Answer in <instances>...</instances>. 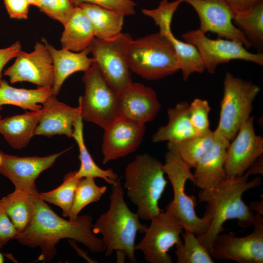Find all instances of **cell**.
Returning a JSON list of instances; mask_svg holds the SVG:
<instances>
[{"mask_svg": "<svg viewBox=\"0 0 263 263\" xmlns=\"http://www.w3.org/2000/svg\"><path fill=\"white\" fill-rule=\"evenodd\" d=\"M92 177L81 178L77 184L69 219L74 220L87 205L97 202L105 193L106 186H98Z\"/></svg>", "mask_w": 263, "mask_h": 263, "instance_id": "cell-34", "label": "cell"}, {"mask_svg": "<svg viewBox=\"0 0 263 263\" xmlns=\"http://www.w3.org/2000/svg\"><path fill=\"white\" fill-rule=\"evenodd\" d=\"M63 26L60 39L63 48L79 52L88 48L95 38L89 19L78 6Z\"/></svg>", "mask_w": 263, "mask_h": 263, "instance_id": "cell-26", "label": "cell"}, {"mask_svg": "<svg viewBox=\"0 0 263 263\" xmlns=\"http://www.w3.org/2000/svg\"><path fill=\"white\" fill-rule=\"evenodd\" d=\"M189 4L200 20L199 29L206 34L211 32L219 38H224L242 43L249 49L250 43L233 23L235 13L224 0H181Z\"/></svg>", "mask_w": 263, "mask_h": 263, "instance_id": "cell-14", "label": "cell"}, {"mask_svg": "<svg viewBox=\"0 0 263 263\" xmlns=\"http://www.w3.org/2000/svg\"><path fill=\"white\" fill-rule=\"evenodd\" d=\"M82 121L83 119L80 115L74 124L72 135L78 147L79 152L80 165L79 169L76 170V176L79 178H100L112 185L119 178L118 176L112 169H102L94 161L85 144Z\"/></svg>", "mask_w": 263, "mask_h": 263, "instance_id": "cell-29", "label": "cell"}, {"mask_svg": "<svg viewBox=\"0 0 263 263\" xmlns=\"http://www.w3.org/2000/svg\"><path fill=\"white\" fill-rule=\"evenodd\" d=\"M35 209L31 222L15 239L20 244L35 247L41 253L38 261L50 262L56 256V246L62 239L80 243L94 253L105 252L101 239L93 232L92 218L89 215L78 216L74 220H66L56 214L39 196H35Z\"/></svg>", "mask_w": 263, "mask_h": 263, "instance_id": "cell-1", "label": "cell"}, {"mask_svg": "<svg viewBox=\"0 0 263 263\" xmlns=\"http://www.w3.org/2000/svg\"><path fill=\"white\" fill-rule=\"evenodd\" d=\"M52 94H54L51 88H17L2 79L0 85V110L4 105H12L25 110L38 111L42 108L40 104H43Z\"/></svg>", "mask_w": 263, "mask_h": 263, "instance_id": "cell-28", "label": "cell"}, {"mask_svg": "<svg viewBox=\"0 0 263 263\" xmlns=\"http://www.w3.org/2000/svg\"><path fill=\"white\" fill-rule=\"evenodd\" d=\"M253 211L257 212V213L263 214V199L261 201H254L250 203L248 206Z\"/></svg>", "mask_w": 263, "mask_h": 263, "instance_id": "cell-43", "label": "cell"}, {"mask_svg": "<svg viewBox=\"0 0 263 263\" xmlns=\"http://www.w3.org/2000/svg\"><path fill=\"white\" fill-rule=\"evenodd\" d=\"M1 119V116H0V120Z\"/></svg>", "mask_w": 263, "mask_h": 263, "instance_id": "cell-46", "label": "cell"}, {"mask_svg": "<svg viewBox=\"0 0 263 263\" xmlns=\"http://www.w3.org/2000/svg\"><path fill=\"white\" fill-rule=\"evenodd\" d=\"M41 114V109L1 119L0 133L13 149H22L35 135Z\"/></svg>", "mask_w": 263, "mask_h": 263, "instance_id": "cell-23", "label": "cell"}, {"mask_svg": "<svg viewBox=\"0 0 263 263\" xmlns=\"http://www.w3.org/2000/svg\"><path fill=\"white\" fill-rule=\"evenodd\" d=\"M184 41L197 49L204 64L205 70L214 74L218 65L232 60L241 59L257 65H263V54L252 53L241 43L218 38L212 39L199 29L188 31L182 35Z\"/></svg>", "mask_w": 263, "mask_h": 263, "instance_id": "cell-11", "label": "cell"}, {"mask_svg": "<svg viewBox=\"0 0 263 263\" xmlns=\"http://www.w3.org/2000/svg\"><path fill=\"white\" fill-rule=\"evenodd\" d=\"M243 175L226 178L216 186L198 193L200 202L207 203L205 213L211 219L208 229L203 234L197 235L200 242L210 253L216 236L225 230L224 223L229 220H236L239 226L246 228L252 225L254 214L243 200V195L249 189L262 184L260 177L249 180Z\"/></svg>", "mask_w": 263, "mask_h": 263, "instance_id": "cell-2", "label": "cell"}, {"mask_svg": "<svg viewBox=\"0 0 263 263\" xmlns=\"http://www.w3.org/2000/svg\"><path fill=\"white\" fill-rule=\"evenodd\" d=\"M52 56L54 70V81L52 86L53 94L57 95L66 79L71 75L79 71L84 72L94 63L89 48L75 52L62 48L56 49L43 38Z\"/></svg>", "mask_w": 263, "mask_h": 263, "instance_id": "cell-22", "label": "cell"}, {"mask_svg": "<svg viewBox=\"0 0 263 263\" xmlns=\"http://www.w3.org/2000/svg\"><path fill=\"white\" fill-rule=\"evenodd\" d=\"M253 231L244 237L234 232L220 233L214 240L210 251L212 257L230 260L238 263H263V217L254 214Z\"/></svg>", "mask_w": 263, "mask_h": 263, "instance_id": "cell-12", "label": "cell"}, {"mask_svg": "<svg viewBox=\"0 0 263 263\" xmlns=\"http://www.w3.org/2000/svg\"><path fill=\"white\" fill-rule=\"evenodd\" d=\"M163 169L172 187L173 200L168 205L166 210L175 215L182 223L184 229L196 235L204 234L208 228L210 217L206 213L199 217L195 211L196 199L185 192L187 181L193 182V174L191 168L172 150H168Z\"/></svg>", "mask_w": 263, "mask_h": 263, "instance_id": "cell-6", "label": "cell"}, {"mask_svg": "<svg viewBox=\"0 0 263 263\" xmlns=\"http://www.w3.org/2000/svg\"><path fill=\"white\" fill-rule=\"evenodd\" d=\"M104 130L102 152L105 165L135 151L143 140L145 126L118 116Z\"/></svg>", "mask_w": 263, "mask_h": 263, "instance_id": "cell-18", "label": "cell"}, {"mask_svg": "<svg viewBox=\"0 0 263 263\" xmlns=\"http://www.w3.org/2000/svg\"><path fill=\"white\" fill-rule=\"evenodd\" d=\"M211 110L207 100L195 98L188 107L191 123L198 133L204 132L209 129L208 114Z\"/></svg>", "mask_w": 263, "mask_h": 263, "instance_id": "cell-36", "label": "cell"}, {"mask_svg": "<svg viewBox=\"0 0 263 263\" xmlns=\"http://www.w3.org/2000/svg\"><path fill=\"white\" fill-rule=\"evenodd\" d=\"M188 107V102L182 101L169 108L168 110V123L158 128L152 135V141L175 143L200 134L191 123Z\"/></svg>", "mask_w": 263, "mask_h": 263, "instance_id": "cell-24", "label": "cell"}, {"mask_svg": "<svg viewBox=\"0 0 263 263\" xmlns=\"http://www.w3.org/2000/svg\"><path fill=\"white\" fill-rule=\"evenodd\" d=\"M5 8L10 18L26 19L30 5L25 0H3Z\"/></svg>", "mask_w": 263, "mask_h": 263, "instance_id": "cell-39", "label": "cell"}, {"mask_svg": "<svg viewBox=\"0 0 263 263\" xmlns=\"http://www.w3.org/2000/svg\"><path fill=\"white\" fill-rule=\"evenodd\" d=\"M77 6L89 19L95 38L109 40L122 33L125 16L123 14L94 4L82 3Z\"/></svg>", "mask_w": 263, "mask_h": 263, "instance_id": "cell-25", "label": "cell"}, {"mask_svg": "<svg viewBox=\"0 0 263 263\" xmlns=\"http://www.w3.org/2000/svg\"><path fill=\"white\" fill-rule=\"evenodd\" d=\"M163 164L147 153L138 154L125 169L123 188L137 207L140 219L150 220L163 210L158 203L168 181Z\"/></svg>", "mask_w": 263, "mask_h": 263, "instance_id": "cell-4", "label": "cell"}, {"mask_svg": "<svg viewBox=\"0 0 263 263\" xmlns=\"http://www.w3.org/2000/svg\"><path fill=\"white\" fill-rule=\"evenodd\" d=\"M82 81L85 91L78 100L81 116L104 130L118 116L119 94L108 84L94 63L84 72Z\"/></svg>", "mask_w": 263, "mask_h": 263, "instance_id": "cell-8", "label": "cell"}, {"mask_svg": "<svg viewBox=\"0 0 263 263\" xmlns=\"http://www.w3.org/2000/svg\"><path fill=\"white\" fill-rule=\"evenodd\" d=\"M21 50V45L17 41L10 46L0 49V85L2 82V71L5 65L12 59L16 57Z\"/></svg>", "mask_w": 263, "mask_h": 263, "instance_id": "cell-40", "label": "cell"}, {"mask_svg": "<svg viewBox=\"0 0 263 263\" xmlns=\"http://www.w3.org/2000/svg\"><path fill=\"white\" fill-rule=\"evenodd\" d=\"M135 250L141 251L150 263H172L169 249L181 241L184 229L181 221L169 211L163 210L154 216Z\"/></svg>", "mask_w": 263, "mask_h": 263, "instance_id": "cell-10", "label": "cell"}, {"mask_svg": "<svg viewBox=\"0 0 263 263\" xmlns=\"http://www.w3.org/2000/svg\"><path fill=\"white\" fill-rule=\"evenodd\" d=\"M14 63L4 72L11 83L28 82L40 87L52 88L54 70L50 52L45 42L37 41L34 50L20 51Z\"/></svg>", "mask_w": 263, "mask_h": 263, "instance_id": "cell-13", "label": "cell"}, {"mask_svg": "<svg viewBox=\"0 0 263 263\" xmlns=\"http://www.w3.org/2000/svg\"><path fill=\"white\" fill-rule=\"evenodd\" d=\"M260 90L258 85L250 81L236 77L230 72L225 73L216 129L230 141L250 117L253 101Z\"/></svg>", "mask_w": 263, "mask_h": 263, "instance_id": "cell-7", "label": "cell"}, {"mask_svg": "<svg viewBox=\"0 0 263 263\" xmlns=\"http://www.w3.org/2000/svg\"><path fill=\"white\" fill-rule=\"evenodd\" d=\"M30 5L38 7L40 0H25Z\"/></svg>", "mask_w": 263, "mask_h": 263, "instance_id": "cell-44", "label": "cell"}, {"mask_svg": "<svg viewBox=\"0 0 263 263\" xmlns=\"http://www.w3.org/2000/svg\"><path fill=\"white\" fill-rule=\"evenodd\" d=\"M68 149L46 156L20 157L0 150V174L19 189L35 194L38 192L35 182L39 175L54 164Z\"/></svg>", "mask_w": 263, "mask_h": 263, "instance_id": "cell-16", "label": "cell"}, {"mask_svg": "<svg viewBox=\"0 0 263 263\" xmlns=\"http://www.w3.org/2000/svg\"><path fill=\"white\" fill-rule=\"evenodd\" d=\"M248 176L253 174H263V155L259 157L246 170V172Z\"/></svg>", "mask_w": 263, "mask_h": 263, "instance_id": "cell-42", "label": "cell"}, {"mask_svg": "<svg viewBox=\"0 0 263 263\" xmlns=\"http://www.w3.org/2000/svg\"><path fill=\"white\" fill-rule=\"evenodd\" d=\"M214 141V131L209 129L179 142H168L167 148L176 152L191 169L195 168L200 159L211 149Z\"/></svg>", "mask_w": 263, "mask_h": 263, "instance_id": "cell-30", "label": "cell"}, {"mask_svg": "<svg viewBox=\"0 0 263 263\" xmlns=\"http://www.w3.org/2000/svg\"><path fill=\"white\" fill-rule=\"evenodd\" d=\"M76 170L67 173L62 183L55 189L39 192V196L46 203L54 204L62 210V215L69 217L73 205L76 188L81 178L76 176Z\"/></svg>", "mask_w": 263, "mask_h": 263, "instance_id": "cell-33", "label": "cell"}, {"mask_svg": "<svg viewBox=\"0 0 263 263\" xmlns=\"http://www.w3.org/2000/svg\"><path fill=\"white\" fill-rule=\"evenodd\" d=\"M233 21L251 45L261 53L263 49V2L245 13L235 14Z\"/></svg>", "mask_w": 263, "mask_h": 263, "instance_id": "cell-31", "label": "cell"}, {"mask_svg": "<svg viewBox=\"0 0 263 263\" xmlns=\"http://www.w3.org/2000/svg\"><path fill=\"white\" fill-rule=\"evenodd\" d=\"M176 8L171 3L163 2L154 9H149L146 15L154 20L159 28V32L165 37L173 47L178 59L180 70L184 81L193 73H203L204 64L195 46L177 38L173 34L171 25Z\"/></svg>", "mask_w": 263, "mask_h": 263, "instance_id": "cell-15", "label": "cell"}, {"mask_svg": "<svg viewBox=\"0 0 263 263\" xmlns=\"http://www.w3.org/2000/svg\"><path fill=\"white\" fill-rule=\"evenodd\" d=\"M235 14L245 13L263 0H224Z\"/></svg>", "mask_w": 263, "mask_h": 263, "instance_id": "cell-41", "label": "cell"}, {"mask_svg": "<svg viewBox=\"0 0 263 263\" xmlns=\"http://www.w3.org/2000/svg\"><path fill=\"white\" fill-rule=\"evenodd\" d=\"M18 232L0 205V249L8 242L15 239Z\"/></svg>", "mask_w": 263, "mask_h": 263, "instance_id": "cell-38", "label": "cell"}, {"mask_svg": "<svg viewBox=\"0 0 263 263\" xmlns=\"http://www.w3.org/2000/svg\"><path fill=\"white\" fill-rule=\"evenodd\" d=\"M211 149L195 166L192 183L200 189H210L227 178L225 165L227 148L230 141L216 129Z\"/></svg>", "mask_w": 263, "mask_h": 263, "instance_id": "cell-20", "label": "cell"}, {"mask_svg": "<svg viewBox=\"0 0 263 263\" xmlns=\"http://www.w3.org/2000/svg\"><path fill=\"white\" fill-rule=\"evenodd\" d=\"M77 6L81 3L94 4L118 11L125 16L133 15L135 14V3L132 0H72Z\"/></svg>", "mask_w": 263, "mask_h": 263, "instance_id": "cell-37", "label": "cell"}, {"mask_svg": "<svg viewBox=\"0 0 263 263\" xmlns=\"http://www.w3.org/2000/svg\"><path fill=\"white\" fill-rule=\"evenodd\" d=\"M75 7L72 0H40L38 7L47 16L64 25Z\"/></svg>", "mask_w": 263, "mask_h": 263, "instance_id": "cell-35", "label": "cell"}, {"mask_svg": "<svg viewBox=\"0 0 263 263\" xmlns=\"http://www.w3.org/2000/svg\"><path fill=\"white\" fill-rule=\"evenodd\" d=\"M160 109L155 91L141 83L132 82L119 94V116L145 124L154 119Z\"/></svg>", "mask_w": 263, "mask_h": 263, "instance_id": "cell-19", "label": "cell"}, {"mask_svg": "<svg viewBox=\"0 0 263 263\" xmlns=\"http://www.w3.org/2000/svg\"><path fill=\"white\" fill-rule=\"evenodd\" d=\"M129 63L131 71L150 80L163 78L180 70L173 47L159 32L132 39Z\"/></svg>", "mask_w": 263, "mask_h": 263, "instance_id": "cell-5", "label": "cell"}, {"mask_svg": "<svg viewBox=\"0 0 263 263\" xmlns=\"http://www.w3.org/2000/svg\"><path fill=\"white\" fill-rule=\"evenodd\" d=\"M132 38L121 33L109 40L94 38L89 48L94 63L108 84L120 94L131 83L129 51Z\"/></svg>", "mask_w": 263, "mask_h": 263, "instance_id": "cell-9", "label": "cell"}, {"mask_svg": "<svg viewBox=\"0 0 263 263\" xmlns=\"http://www.w3.org/2000/svg\"><path fill=\"white\" fill-rule=\"evenodd\" d=\"M182 240L175 246V255L178 263H213L209 252L193 232L184 229Z\"/></svg>", "mask_w": 263, "mask_h": 263, "instance_id": "cell-32", "label": "cell"}, {"mask_svg": "<svg viewBox=\"0 0 263 263\" xmlns=\"http://www.w3.org/2000/svg\"><path fill=\"white\" fill-rule=\"evenodd\" d=\"M19 189L0 199V205L4 210L18 233L23 232L29 225L34 215L35 196Z\"/></svg>", "mask_w": 263, "mask_h": 263, "instance_id": "cell-27", "label": "cell"}, {"mask_svg": "<svg viewBox=\"0 0 263 263\" xmlns=\"http://www.w3.org/2000/svg\"><path fill=\"white\" fill-rule=\"evenodd\" d=\"M111 190L109 208L93 225V232L101 234L106 256L115 251L118 262H124L127 258L130 262L136 263V235L138 232L144 233L148 226L141 223L137 213L132 211L127 205L120 178L112 185Z\"/></svg>", "mask_w": 263, "mask_h": 263, "instance_id": "cell-3", "label": "cell"}, {"mask_svg": "<svg viewBox=\"0 0 263 263\" xmlns=\"http://www.w3.org/2000/svg\"><path fill=\"white\" fill-rule=\"evenodd\" d=\"M4 257L2 255V254L0 252V263H2L4 262Z\"/></svg>", "mask_w": 263, "mask_h": 263, "instance_id": "cell-45", "label": "cell"}, {"mask_svg": "<svg viewBox=\"0 0 263 263\" xmlns=\"http://www.w3.org/2000/svg\"><path fill=\"white\" fill-rule=\"evenodd\" d=\"M254 121V117L250 116L227 148L225 165L227 178L243 175L263 155V138L255 133Z\"/></svg>", "mask_w": 263, "mask_h": 263, "instance_id": "cell-17", "label": "cell"}, {"mask_svg": "<svg viewBox=\"0 0 263 263\" xmlns=\"http://www.w3.org/2000/svg\"><path fill=\"white\" fill-rule=\"evenodd\" d=\"M80 115L78 106L71 107L52 94L42 104L41 116L34 135L50 137L63 134L72 137L74 124Z\"/></svg>", "mask_w": 263, "mask_h": 263, "instance_id": "cell-21", "label": "cell"}]
</instances>
